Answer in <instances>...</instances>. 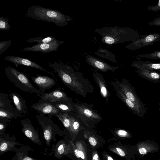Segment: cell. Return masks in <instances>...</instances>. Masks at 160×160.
<instances>
[{
    "instance_id": "23",
    "label": "cell",
    "mask_w": 160,
    "mask_h": 160,
    "mask_svg": "<svg viewBox=\"0 0 160 160\" xmlns=\"http://www.w3.org/2000/svg\"><path fill=\"white\" fill-rule=\"evenodd\" d=\"M98 56L111 61L118 63L115 55L109 51L103 48H99L95 52Z\"/></svg>"
},
{
    "instance_id": "34",
    "label": "cell",
    "mask_w": 160,
    "mask_h": 160,
    "mask_svg": "<svg viewBox=\"0 0 160 160\" xmlns=\"http://www.w3.org/2000/svg\"><path fill=\"white\" fill-rule=\"evenodd\" d=\"M58 152L61 154H62L64 152V149L63 145H60L58 149Z\"/></svg>"
},
{
    "instance_id": "3",
    "label": "cell",
    "mask_w": 160,
    "mask_h": 160,
    "mask_svg": "<svg viewBox=\"0 0 160 160\" xmlns=\"http://www.w3.org/2000/svg\"><path fill=\"white\" fill-rule=\"evenodd\" d=\"M26 14L29 18L52 22L61 27L67 25L72 20L71 17L65 15L58 10L38 5L29 7L27 10Z\"/></svg>"
},
{
    "instance_id": "33",
    "label": "cell",
    "mask_w": 160,
    "mask_h": 160,
    "mask_svg": "<svg viewBox=\"0 0 160 160\" xmlns=\"http://www.w3.org/2000/svg\"><path fill=\"white\" fill-rule=\"evenodd\" d=\"M7 147V144L5 142L3 143L1 145L0 149L1 151H3L6 150Z\"/></svg>"
},
{
    "instance_id": "17",
    "label": "cell",
    "mask_w": 160,
    "mask_h": 160,
    "mask_svg": "<svg viewBox=\"0 0 160 160\" xmlns=\"http://www.w3.org/2000/svg\"><path fill=\"white\" fill-rule=\"evenodd\" d=\"M10 98L15 106L16 110L20 114L26 113L28 108L25 101L16 92L10 93Z\"/></svg>"
},
{
    "instance_id": "26",
    "label": "cell",
    "mask_w": 160,
    "mask_h": 160,
    "mask_svg": "<svg viewBox=\"0 0 160 160\" xmlns=\"http://www.w3.org/2000/svg\"><path fill=\"white\" fill-rule=\"evenodd\" d=\"M9 20L6 18L0 17V30H7L11 28V27L9 24Z\"/></svg>"
},
{
    "instance_id": "27",
    "label": "cell",
    "mask_w": 160,
    "mask_h": 160,
    "mask_svg": "<svg viewBox=\"0 0 160 160\" xmlns=\"http://www.w3.org/2000/svg\"><path fill=\"white\" fill-rule=\"evenodd\" d=\"M12 41L10 40L0 42V54L3 52L10 46Z\"/></svg>"
},
{
    "instance_id": "31",
    "label": "cell",
    "mask_w": 160,
    "mask_h": 160,
    "mask_svg": "<svg viewBox=\"0 0 160 160\" xmlns=\"http://www.w3.org/2000/svg\"><path fill=\"white\" fill-rule=\"evenodd\" d=\"M89 141L90 144L93 146H95L97 144V141L95 139L92 137H90L89 138Z\"/></svg>"
},
{
    "instance_id": "6",
    "label": "cell",
    "mask_w": 160,
    "mask_h": 160,
    "mask_svg": "<svg viewBox=\"0 0 160 160\" xmlns=\"http://www.w3.org/2000/svg\"><path fill=\"white\" fill-rule=\"evenodd\" d=\"M121 91L129 100L133 102L145 114L146 109L143 103L137 94L133 87L126 79L113 81Z\"/></svg>"
},
{
    "instance_id": "20",
    "label": "cell",
    "mask_w": 160,
    "mask_h": 160,
    "mask_svg": "<svg viewBox=\"0 0 160 160\" xmlns=\"http://www.w3.org/2000/svg\"><path fill=\"white\" fill-rule=\"evenodd\" d=\"M136 72L138 75L143 78L151 81L154 82L160 81V73L148 70H138Z\"/></svg>"
},
{
    "instance_id": "25",
    "label": "cell",
    "mask_w": 160,
    "mask_h": 160,
    "mask_svg": "<svg viewBox=\"0 0 160 160\" xmlns=\"http://www.w3.org/2000/svg\"><path fill=\"white\" fill-rule=\"evenodd\" d=\"M139 58L160 59V50H156L148 54H145L138 55Z\"/></svg>"
},
{
    "instance_id": "35",
    "label": "cell",
    "mask_w": 160,
    "mask_h": 160,
    "mask_svg": "<svg viewBox=\"0 0 160 160\" xmlns=\"http://www.w3.org/2000/svg\"><path fill=\"white\" fill-rule=\"evenodd\" d=\"M74 153L76 156L78 158H80L79 151L77 149H76L74 150Z\"/></svg>"
},
{
    "instance_id": "19",
    "label": "cell",
    "mask_w": 160,
    "mask_h": 160,
    "mask_svg": "<svg viewBox=\"0 0 160 160\" xmlns=\"http://www.w3.org/2000/svg\"><path fill=\"white\" fill-rule=\"evenodd\" d=\"M51 103L59 110L60 112L76 115L74 108L72 105V102L60 101Z\"/></svg>"
},
{
    "instance_id": "18",
    "label": "cell",
    "mask_w": 160,
    "mask_h": 160,
    "mask_svg": "<svg viewBox=\"0 0 160 160\" xmlns=\"http://www.w3.org/2000/svg\"><path fill=\"white\" fill-rule=\"evenodd\" d=\"M132 66L138 70L160 71V63L148 61H133Z\"/></svg>"
},
{
    "instance_id": "13",
    "label": "cell",
    "mask_w": 160,
    "mask_h": 160,
    "mask_svg": "<svg viewBox=\"0 0 160 160\" xmlns=\"http://www.w3.org/2000/svg\"><path fill=\"white\" fill-rule=\"evenodd\" d=\"M31 79L42 93H45L46 90L52 88L56 83L55 79L46 76L37 75L35 77H32Z\"/></svg>"
},
{
    "instance_id": "38",
    "label": "cell",
    "mask_w": 160,
    "mask_h": 160,
    "mask_svg": "<svg viewBox=\"0 0 160 160\" xmlns=\"http://www.w3.org/2000/svg\"><path fill=\"white\" fill-rule=\"evenodd\" d=\"M23 160H33L31 158L29 157L25 158Z\"/></svg>"
},
{
    "instance_id": "7",
    "label": "cell",
    "mask_w": 160,
    "mask_h": 160,
    "mask_svg": "<svg viewBox=\"0 0 160 160\" xmlns=\"http://www.w3.org/2000/svg\"><path fill=\"white\" fill-rule=\"evenodd\" d=\"M160 40V33H150L141 35L140 37L129 43L125 48L130 50L135 51L152 45Z\"/></svg>"
},
{
    "instance_id": "5",
    "label": "cell",
    "mask_w": 160,
    "mask_h": 160,
    "mask_svg": "<svg viewBox=\"0 0 160 160\" xmlns=\"http://www.w3.org/2000/svg\"><path fill=\"white\" fill-rule=\"evenodd\" d=\"M77 118L87 125L96 124L102 120L98 112L93 109V105L85 102H72Z\"/></svg>"
},
{
    "instance_id": "10",
    "label": "cell",
    "mask_w": 160,
    "mask_h": 160,
    "mask_svg": "<svg viewBox=\"0 0 160 160\" xmlns=\"http://www.w3.org/2000/svg\"><path fill=\"white\" fill-rule=\"evenodd\" d=\"M64 42L63 40H59L57 42L52 43H38L31 47L25 48L23 51L48 53L57 51L59 47Z\"/></svg>"
},
{
    "instance_id": "8",
    "label": "cell",
    "mask_w": 160,
    "mask_h": 160,
    "mask_svg": "<svg viewBox=\"0 0 160 160\" xmlns=\"http://www.w3.org/2000/svg\"><path fill=\"white\" fill-rule=\"evenodd\" d=\"M39 101L50 103L60 101L72 102V99L68 97L66 94L58 88L49 92L42 93Z\"/></svg>"
},
{
    "instance_id": "36",
    "label": "cell",
    "mask_w": 160,
    "mask_h": 160,
    "mask_svg": "<svg viewBox=\"0 0 160 160\" xmlns=\"http://www.w3.org/2000/svg\"><path fill=\"white\" fill-rule=\"evenodd\" d=\"M79 154L80 157L82 159L85 158V155L83 152L82 151H79Z\"/></svg>"
},
{
    "instance_id": "4",
    "label": "cell",
    "mask_w": 160,
    "mask_h": 160,
    "mask_svg": "<svg viewBox=\"0 0 160 160\" xmlns=\"http://www.w3.org/2000/svg\"><path fill=\"white\" fill-rule=\"evenodd\" d=\"M5 72L8 79L19 89L25 92L35 93L40 97L42 92L32 85L24 73L10 66L5 67Z\"/></svg>"
},
{
    "instance_id": "21",
    "label": "cell",
    "mask_w": 160,
    "mask_h": 160,
    "mask_svg": "<svg viewBox=\"0 0 160 160\" xmlns=\"http://www.w3.org/2000/svg\"><path fill=\"white\" fill-rule=\"evenodd\" d=\"M0 108L9 110L16 111L15 107L11 103L8 95L1 92H0Z\"/></svg>"
},
{
    "instance_id": "15",
    "label": "cell",
    "mask_w": 160,
    "mask_h": 160,
    "mask_svg": "<svg viewBox=\"0 0 160 160\" xmlns=\"http://www.w3.org/2000/svg\"><path fill=\"white\" fill-rule=\"evenodd\" d=\"M139 155H144L148 153H155L160 149L157 143L153 140L139 142L136 145Z\"/></svg>"
},
{
    "instance_id": "39",
    "label": "cell",
    "mask_w": 160,
    "mask_h": 160,
    "mask_svg": "<svg viewBox=\"0 0 160 160\" xmlns=\"http://www.w3.org/2000/svg\"><path fill=\"white\" fill-rule=\"evenodd\" d=\"M108 160H113V158L110 156H108Z\"/></svg>"
},
{
    "instance_id": "1",
    "label": "cell",
    "mask_w": 160,
    "mask_h": 160,
    "mask_svg": "<svg viewBox=\"0 0 160 160\" xmlns=\"http://www.w3.org/2000/svg\"><path fill=\"white\" fill-rule=\"evenodd\" d=\"M48 65L57 73L62 82L71 90L84 98L94 92L89 80L80 72L62 62H48Z\"/></svg>"
},
{
    "instance_id": "22",
    "label": "cell",
    "mask_w": 160,
    "mask_h": 160,
    "mask_svg": "<svg viewBox=\"0 0 160 160\" xmlns=\"http://www.w3.org/2000/svg\"><path fill=\"white\" fill-rule=\"evenodd\" d=\"M24 116V115H22L16 111L9 110L0 108V118L10 120Z\"/></svg>"
},
{
    "instance_id": "40",
    "label": "cell",
    "mask_w": 160,
    "mask_h": 160,
    "mask_svg": "<svg viewBox=\"0 0 160 160\" xmlns=\"http://www.w3.org/2000/svg\"><path fill=\"white\" fill-rule=\"evenodd\" d=\"M158 160H160V159H158Z\"/></svg>"
},
{
    "instance_id": "2",
    "label": "cell",
    "mask_w": 160,
    "mask_h": 160,
    "mask_svg": "<svg viewBox=\"0 0 160 160\" xmlns=\"http://www.w3.org/2000/svg\"><path fill=\"white\" fill-rule=\"evenodd\" d=\"M95 31L101 36L103 43L110 45L132 42L141 36L136 30L127 27H104L96 28Z\"/></svg>"
},
{
    "instance_id": "9",
    "label": "cell",
    "mask_w": 160,
    "mask_h": 160,
    "mask_svg": "<svg viewBox=\"0 0 160 160\" xmlns=\"http://www.w3.org/2000/svg\"><path fill=\"white\" fill-rule=\"evenodd\" d=\"M30 107L36 110L38 113L45 115H47L50 118L53 115L58 114L60 111L52 103L40 101L32 104Z\"/></svg>"
},
{
    "instance_id": "29",
    "label": "cell",
    "mask_w": 160,
    "mask_h": 160,
    "mask_svg": "<svg viewBox=\"0 0 160 160\" xmlns=\"http://www.w3.org/2000/svg\"><path fill=\"white\" fill-rule=\"evenodd\" d=\"M148 10L152 12H158L160 10V0H159L158 4L154 6H149L147 8Z\"/></svg>"
},
{
    "instance_id": "32",
    "label": "cell",
    "mask_w": 160,
    "mask_h": 160,
    "mask_svg": "<svg viewBox=\"0 0 160 160\" xmlns=\"http://www.w3.org/2000/svg\"><path fill=\"white\" fill-rule=\"evenodd\" d=\"M116 150L118 154L121 156L124 157L125 156V153L124 151L119 148H117Z\"/></svg>"
},
{
    "instance_id": "14",
    "label": "cell",
    "mask_w": 160,
    "mask_h": 160,
    "mask_svg": "<svg viewBox=\"0 0 160 160\" xmlns=\"http://www.w3.org/2000/svg\"><path fill=\"white\" fill-rule=\"evenodd\" d=\"M4 59L6 61L13 63L16 68L18 67L19 65L27 66L38 69L53 75L52 72H48L40 65L28 59L13 56H7Z\"/></svg>"
},
{
    "instance_id": "24",
    "label": "cell",
    "mask_w": 160,
    "mask_h": 160,
    "mask_svg": "<svg viewBox=\"0 0 160 160\" xmlns=\"http://www.w3.org/2000/svg\"><path fill=\"white\" fill-rule=\"evenodd\" d=\"M59 40L51 36L44 38L36 37L31 38L27 40V41L28 42H38V43H52L57 42Z\"/></svg>"
},
{
    "instance_id": "30",
    "label": "cell",
    "mask_w": 160,
    "mask_h": 160,
    "mask_svg": "<svg viewBox=\"0 0 160 160\" xmlns=\"http://www.w3.org/2000/svg\"><path fill=\"white\" fill-rule=\"evenodd\" d=\"M118 134L122 137H127L129 135L127 132L123 130H119L118 131Z\"/></svg>"
},
{
    "instance_id": "37",
    "label": "cell",
    "mask_w": 160,
    "mask_h": 160,
    "mask_svg": "<svg viewBox=\"0 0 160 160\" xmlns=\"http://www.w3.org/2000/svg\"><path fill=\"white\" fill-rule=\"evenodd\" d=\"M98 156L97 153L94 154L92 157V160H98Z\"/></svg>"
},
{
    "instance_id": "28",
    "label": "cell",
    "mask_w": 160,
    "mask_h": 160,
    "mask_svg": "<svg viewBox=\"0 0 160 160\" xmlns=\"http://www.w3.org/2000/svg\"><path fill=\"white\" fill-rule=\"evenodd\" d=\"M149 26H160V16L151 21L148 22Z\"/></svg>"
},
{
    "instance_id": "12",
    "label": "cell",
    "mask_w": 160,
    "mask_h": 160,
    "mask_svg": "<svg viewBox=\"0 0 160 160\" xmlns=\"http://www.w3.org/2000/svg\"><path fill=\"white\" fill-rule=\"evenodd\" d=\"M110 83L114 88L118 97L134 114L139 117H143L144 116L145 113L124 95L113 81H112Z\"/></svg>"
},
{
    "instance_id": "16",
    "label": "cell",
    "mask_w": 160,
    "mask_h": 160,
    "mask_svg": "<svg viewBox=\"0 0 160 160\" xmlns=\"http://www.w3.org/2000/svg\"><path fill=\"white\" fill-rule=\"evenodd\" d=\"M94 71L92 74L93 79L100 88L101 95L107 103L108 102L110 95L104 78L102 74L95 70Z\"/></svg>"
},
{
    "instance_id": "11",
    "label": "cell",
    "mask_w": 160,
    "mask_h": 160,
    "mask_svg": "<svg viewBox=\"0 0 160 160\" xmlns=\"http://www.w3.org/2000/svg\"><path fill=\"white\" fill-rule=\"evenodd\" d=\"M85 58L86 61L88 64L103 72H106L108 71L114 72L118 68V66H112L103 61L90 55H87Z\"/></svg>"
}]
</instances>
